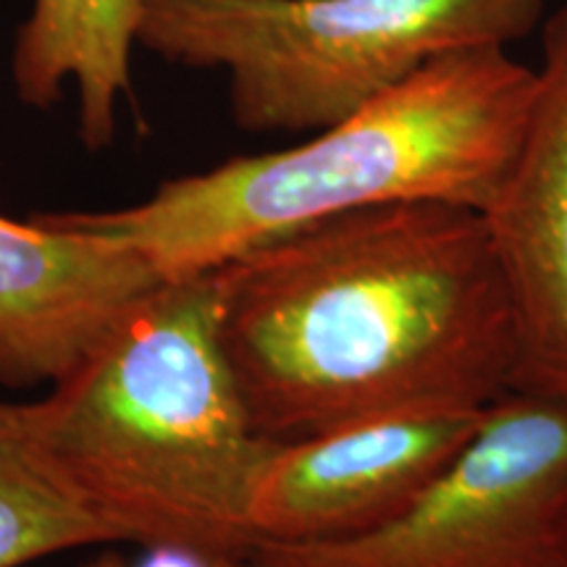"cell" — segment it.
I'll return each mask as SVG.
<instances>
[{
	"label": "cell",
	"instance_id": "cell-1",
	"mask_svg": "<svg viewBox=\"0 0 567 567\" xmlns=\"http://www.w3.org/2000/svg\"><path fill=\"white\" fill-rule=\"evenodd\" d=\"M218 339L255 434L287 444L513 392L517 329L484 213L371 205L213 268Z\"/></svg>",
	"mask_w": 567,
	"mask_h": 567
},
{
	"label": "cell",
	"instance_id": "cell-2",
	"mask_svg": "<svg viewBox=\"0 0 567 567\" xmlns=\"http://www.w3.org/2000/svg\"><path fill=\"white\" fill-rule=\"evenodd\" d=\"M274 446L226 363L213 271L142 297L45 396L0 400V452L109 542L245 559Z\"/></svg>",
	"mask_w": 567,
	"mask_h": 567
},
{
	"label": "cell",
	"instance_id": "cell-3",
	"mask_svg": "<svg viewBox=\"0 0 567 567\" xmlns=\"http://www.w3.org/2000/svg\"><path fill=\"white\" fill-rule=\"evenodd\" d=\"M534 95L536 69L507 48H460L289 151L179 176L124 210L40 216L130 245L174 281L371 205L442 200L484 210L515 158Z\"/></svg>",
	"mask_w": 567,
	"mask_h": 567
},
{
	"label": "cell",
	"instance_id": "cell-4",
	"mask_svg": "<svg viewBox=\"0 0 567 567\" xmlns=\"http://www.w3.org/2000/svg\"><path fill=\"white\" fill-rule=\"evenodd\" d=\"M544 0H142L137 42L229 74L239 130L321 132L460 48L502 45Z\"/></svg>",
	"mask_w": 567,
	"mask_h": 567
},
{
	"label": "cell",
	"instance_id": "cell-5",
	"mask_svg": "<svg viewBox=\"0 0 567 567\" xmlns=\"http://www.w3.org/2000/svg\"><path fill=\"white\" fill-rule=\"evenodd\" d=\"M567 402L507 392L396 520L337 542H258L250 567H565Z\"/></svg>",
	"mask_w": 567,
	"mask_h": 567
},
{
	"label": "cell",
	"instance_id": "cell-6",
	"mask_svg": "<svg viewBox=\"0 0 567 567\" xmlns=\"http://www.w3.org/2000/svg\"><path fill=\"white\" fill-rule=\"evenodd\" d=\"M484 413L371 417L276 444L252 486L255 538L337 542L386 526L465 450Z\"/></svg>",
	"mask_w": 567,
	"mask_h": 567
},
{
	"label": "cell",
	"instance_id": "cell-7",
	"mask_svg": "<svg viewBox=\"0 0 567 567\" xmlns=\"http://www.w3.org/2000/svg\"><path fill=\"white\" fill-rule=\"evenodd\" d=\"M481 213L515 310L513 392L567 402V3L542 21L526 130Z\"/></svg>",
	"mask_w": 567,
	"mask_h": 567
},
{
	"label": "cell",
	"instance_id": "cell-8",
	"mask_svg": "<svg viewBox=\"0 0 567 567\" xmlns=\"http://www.w3.org/2000/svg\"><path fill=\"white\" fill-rule=\"evenodd\" d=\"M130 245L32 216H0V384L27 389L66 375L161 284Z\"/></svg>",
	"mask_w": 567,
	"mask_h": 567
},
{
	"label": "cell",
	"instance_id": "cell-9",
	"mask_svg": "<svg viewBox=\"0 0 567 567\" xmlns=\"http://www.w3.org/2000/svg\"><path fill=\"white\" fill-rule=\"evenodd\" d=\"M140 13L142 0H34L11 59L19 101L51 109L74 82L84 147H109L118 97L132 84Z\"/></svg>",
	"mask_w": 567,
	"mask_h": 567
},
{
	"label": "cell",
	"instance_id": "cell-10",
	"mask_svg": "<svg viewBox=\"0 0 567 567\" xmlns=\"http://www.w3.org/2000/svg\"><path fill=\"white\" fill-rule=\"evenodd\" d=\"M90 544H109V536L0 452V567Z\"/></svg>",
	"mask_w": 567,
	"mask_h": 567
},
{
	"label": "cell",
	"instance_id": "cell-11",
	"mask_svg": "<svg viewBox=\"0 0 567 567\" xmlns=\"http://www.w3.org/2000/svg\"><path fill=\"white\" fill-rule=\"evenodd\" d=\"M87 567H250L247 559L216 551L184 549V547H147L140 563H122L118 557H101Z\"/></svg>",
	"mask_w": 567,
	"mask_h": 567
},
{
	"label": "cell",
	"instance_id": "cell-12",
	"mask_svg": "<svg viewBox=\"0 0 567 567\" xmlns=\"http://www.w3.org/2000/svg\"><path fill=\"white\" fill-rule=\"evenodd\" d=\"M559 547H563V557L567 567V488H565L563 509H559Z\"/></svg>",
	"mask_w": 567,
	"mask_h": 567
}]
</instances>
